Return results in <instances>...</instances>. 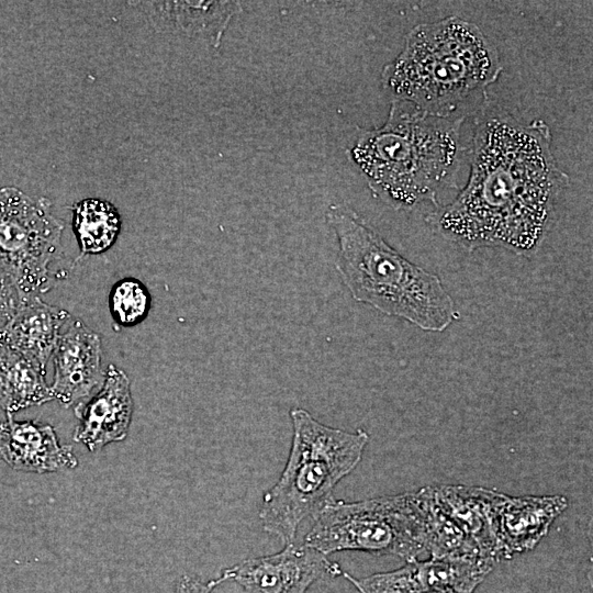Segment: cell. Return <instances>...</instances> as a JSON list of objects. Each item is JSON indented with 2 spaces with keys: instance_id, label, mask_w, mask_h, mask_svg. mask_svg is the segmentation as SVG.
<instances>
[{
  "instance_id": "44dd1931",
  "label": "cell",
  "mask_w": 593,
  "mask_h": 593,
  "mask_svg": "<svg viewBox=\"0 0 593 593\" xmlns=\"http://www.w3.org/2000/svg\"><path fill=\"white\" fill-rule=\"evenodd\" d=\"M20 302L21 296L13 280L0 265V335L14 316Z\"/></svg>"
},
{
  "instance_id": "5b68a950",
  "label": "cell",
  "mask_w": 593,
  "mask_h": 593,
  "mask_svg": "<svg viewBox=\"0 0 593 593\" xmlns=\"http://www.w3.org/2000/svg\"><path fill=\"white\" fill-rule=\"evenodd\" d=\"M293 435L280 478L262 497V529L284 544L294 541L300 524L332 499L336 484L360 462L369 435L320 423L306 410L290 411Z\"/></svg>"
},
{
  "instance_id": "ba28073f",
  "label": "cell",
  "mask_w": 593,
  "mask_h": 593,
  "mask_svg": "<svg viewBox=\"0 0 593 593\" xmlns=\"http://www.w3.org/2000/svg\"><path fill=\"white\" fill-rule=\"evenodd\" d=\"M342 573L339 564L327 556L292 541L279 552L248 558L224 569L220 578L236 582L247 593H306L314 582Z\"/></svg>"
},
{
  "instance_id": "277c9868",
  "label": "cell",
  "mask_w": 593,
  "mask_h": 593,
  "mask_svg": "<svg viewBox=\"0 0 593 593\" xmlns=\"http://www.w3.org/2000/svg\"><path fill=\"white\" fill-rule=\"evenodd\" d=\"M325 217L338 242L336 269L354 300L427 332L454 323L455 302L436 273L403 257L350 208L332 204Z\"/></svg>"
},
{
  "instance_id": "7402d4cb",
  "label": "cell",
  "mask_w": 593,
  "mask_h": 593,
  "mask_svg": "<svg viewBox=\"0 0 593 593\" xmlns=\"http://www.w3.org/2000/svg\"><path fill=\"white\" fill-rule=\"evenodd\" d=\"M221 583H223V581L220 577L209 582H202L194 577L186 574L179 579L175 593H212V591Z\"/></svg>"
},
{
  "instance_id": "4fadbf2b",
  "label": "cell",
  "mask_w": 593,
  "mask_h": 593,
  "mask_svg": "<svg viewBox=\"0 0 593 593\" xmlns=\"http://www.w3.org/2000/svg\"><path fill=\"white\" fill-rule=\"evenodd\" d=\"M568 507L563 495L510 496L503 493L495 515L503 560L534 549Z\"/></svg>"
},
{
  "instance_id": "6da1fadb",
  "label": "cell",
  "mask_w": 593,
  "mask_h": 593,
  "mask_svg": "<svg viewBox=\"0 0 593 593\" xmlns=\"http://www.w3.org/2000/svg\"><path fill=\"white\" fill-rule=\"evenodd\" d=\"M470 175L457 197L427 222L446 240L472 251L501 247L518 255L538 249L569 183L551 150L542 120L521 122L501 110L475 120Z\"/></svg>"
},
{
  "instance_id": "9a60e30c",
  "label": "cell",
  "mask_w": 593,
  "mask_h": 593,
  "mask_svg": "<svg viewBox=\"0 0 593 593\" xmlns=\"http://www.w3.org/2000/svg\"><path fill=\"white\" fill-rule=\"evenodd\" d=\"M69 320L67 311L47 304L40 296L22 299L0 339L46 372L60 331Z\"/></svg>"
},
{
  "instance_id": "e0dca14e",
  "label": "cell",
  "mask_w": 593,
  "mask_h": 593,
  "mask_svg": "<svg viewBox=\"0 0 593 593\" xmlns=\"http://www.w3.org/2000/svg\"><path fill=\"white\" fill-rule=\"evenodd\" d=\"M167 18L182 33L200 36L217 47L232 18L242 10L234 1H174L160 3Z\"/></svg>"
},
{
  "instance_id": "3957f363",
  "label": "cell",
  "mask_w": 593,
  "mask_h": 593,
  "mask_svg": "<svg viewBox=\"0 0 593 593\" xmlns=\"http://www.w3.org/2000/svg\"><path fill=\"white\" fill-rule=\"evenodd\" d=\"M503 67L494 44L473 22L457 15L415 25L381 72L392 100L437 116L463 118L483 105Z\"/></svg>"
},
{
  "instance_id": "ac0fdd59",
  "label": "cell",
  "mask_w": 593,
  "mask_h": 593,
  "mask_svg": "<svg viewBox=\"0 0 593 593\" xmlns=\"http://www.w3.org/2000/svg\"><path fill=\"white\" fill-rule=\"evenodd\" d=\"M71 209L80 256L103 253L115 243L121 230V216L111 202L88 198L76 202Z\"/></svg>"
},
{
  "instance_id": "7c38bea8",
  "label": "cell",
  "mask_w": 593,
  "mask_h": 593,
  "mask_svg": "<svg viewBox=\"0 0 593 593\" xmlns=\"http://www.w3.org/2000/svg\"><path fill=\"white\" fill-rule=\"evenodd\" d=\"M0 461L14 470L35 473L74 469L78 465L71 446L60 445L51 425L16 422L12 413L0 422Z\"/></svg>"
},
{
  "instance_id": "9c48e42d",
  "label": "cell",
  "mask_w": 593,
  "mask_h": 593,
  "mask_svg": "<svg viewBox=\"0 0 593 593\" xmlns=\"http://www.w3.org/2000/svg\"><path fill=\"white\" fill-rule=\"evenodd\" d=\"M493 567L482 559L429 558L361 579L342 575L360 593H473Z\"/></svg>"
},
{
  "instance_id": "52a82bcc",
  "label": "cell",
  "mask_w": 593,
  "mask_h": 593,
  "mask_svg": "<svg viewBox=\"0 0 593 593\" xmlns=\"http://www.w3.org/2000/svg\"><path fill=\"white\" fill-rule=\"evenodd\" d=\"M63 228L47 199L0 189V265L21 300L40 296L54 284L49 264L58 256Z\"/></svg>"
},
{
  "instance_id": "d6986e66",
  "label": "cell",
  "mask_w": 593,
  "mask_h": 593,
  "mask_svg": "<svg viewBox=\"0 0 593 593\" xmlns=\"http://www.w3.org/2000/svg\"><path fill=\"white\" fill-rule=\"evenodd\" d=\"M417 493L424 518L426 552L430 558H468L489 561L481 555L477 545L438 508L430 485L419 489Z\"/></svg>"
},
{
  "instance_id": "30bf717a",
  "label": "cell",
  "mask_w": 593,
  "mask_h": 593,
  "mask_svg": "<svg viewBox=\"0 0 593 593\" xmlns=\"http://www.w3.org/2000/svg\"><path fill=\"white\" fill-rule=\"evenodd\" d=\"M66 325L53 353L54 380L49 388L53 398L68 409L100 389L104 372L100 336L80 320H69Z\"/></svg>"
},
{
  "instance_id": "ffe728a7",
  "label": "cell",
  "mask_w": 593,
  "mask_h": 593,
  "mask_svg": "<svg viewBox=\"0 0 593 593\" xmlns=\"http://www.w3.org/2000/svg\"><path fill=\"white\" fill-rule=\"evenodd\" d=\"M152 296L146 286L136 278L116 281L109 293V309L119 327H133L148 315Z\"/></svg>"
},
{
  "instance_id": "5bb4252c",
  "label": "cell",
  "mask_w": 593,
  "mask_h": 593,
  "mask_svg": "<svg viewBox=\"0 0 593 593\" xmlns=\"http://www.w3.org/2000/svg\"><path fill=\"white\" fill-rule=\"evenodd\" d=\"M434 501L492 563L503 560L500 550L495 515L503 493L468 485H432Z\"/></svg>"
},
{
  "instance_id": "7a4b0ae2",
  "label": "cell",
  "mask_w": 593,
  "mask_h": 593,
  "mask_svg": "<svg viewBox=\"0 0 593 593\" xmlns=\"http://www.w3.org/2000/svg\"><path fill=\"white\" fill-rule=\"evenodd\" d=\"M463 121L392 100L381 126L357 130L347 156L373 197L390 208L412 211L426 202L437 205L438 192L455 187Z\"/></svg>"
},
{
  "instance_id": "8992f818",
  "label": "cell",
  "mask_w": 593,
  "mask_h": 593,
  "mask_svg": "<svg viewBox=\"0 0 593 593\" xmlns=\"http://www.w3.org/2000/svg\"><path fill=\"white\" fill-rule=\"evenodd\" d=\"M314 517L304 545L325 556L361 551L392 555L409 562L426 552L417 491L357 502L332 497Z\"/></svg>"
},
{
  "instance_id": "8fae6325",
  "label": "cell",
  "mask_w": 593,
  "mask_h": 593,
  "mask_svg": "<svg viewBox=\"0 0 593 593\" xmlns=\"http://www.w3.org/2000/svg\"><path fill=\"white\" fill-rule=\"evenodd\" d=\"M133 406L127 374L109 365L98 392L75 407L79 421L74 433L75 441L97 451L110 443L123 440L127 436Z\"/></svg>"
},
{
  "instance_id": "2e32d148",
  "label": "cell",
  "mask_w": 593,
  "mask_h": 593,
  "mask_svg": "<svg viewBox=\"0 0 593 593\" xmlns=\"http://www.w3.org/2000/svg\"><path fill=\"white\" fill-rule=\"evenodd\" d=\"M45 373L0 339V407L7 413L54 400Z\"/></svg>"
}]
</instances>
